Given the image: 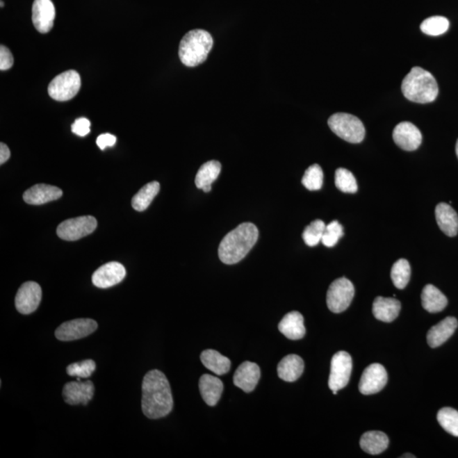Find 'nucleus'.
<instances>
[{"instance_id": "32", "label": "nucleus", "mask_w": 458, "mask_h": 458, "mask_svg": "<svg viewBox=\"0 0 458 458\" xmlns=\"http://www.w3.org/2000/svg\"><path fill=\"white\" fill-rule=\"evenodd\" d=\"M450 22L444 17H431L422 22L420 26L423 33L429 36H440L448 32Z\"/></svg>"}, {"instance_id": "39", "label": "nucleus", "mask_w": 458, "mask_h": 458, "mask_svg": "<svg viewBox=\"0 0 458 458\" xmlns=\"http://www.w3.org/2000/svg\"><path fill=\"white\" fill-rule=\"evenodd\" d=\"M14 59L13 54L6 46H0V70L7 71L13 67Z\"/></svg>"}, {"instance_id": "2", "label": "nucleus", "mask_w": 458, "mask_h": 458, "mask_svg": "<svg viewBox=\"0 0 458 458\" xmlns=\"http://www.w3.org/2000/svg\"><path fill=\"white\" fill-rule=\"evenodd\" d=\"M259 231L252 222H244L223 238L218 248V256L224 264L233 265L241 260L256 245Z\"/></svg>"}, {"instance_id": "11", "label": "nucleus", "mask_w": 458, "mask_h": 458, "mask_svg": "<svg viewBox=\"0 0 458 458\" xmlns=\"http://www.w3.org/2000/svg\"><path fill=\"white\" fill-rule=\"evenodd\" d=\"M42 288L35 282H26L15 295V308L19 313L28 315L34 313L41 302Z\"/></svg>"}, {"instance_id": "23", "label": "nucleus", "mask_w": 458, "mask_h": 458, "mask_svg": "<svg viewBox=\"0 0 458 458\" xmlns=\"http://www.w3.org/2000/svg\"><path fill=\"white\" fill-rule=\"evenodd\" d=\"M199 387L202 398L207 405H217L223 391L222 380L213 375H204L199 379Z\"/></svg>"}, {"instance_id": "28", "label": "nucleus", "mask_w": 458, "mask_h": 458, "mask_svg": "<svg viewBox=\"0 0 458 458\" xmlns=\"http://www.w3.org/2000/svg\"><path fill=\"white\" fill-rule=\"evenodd\" d=\"M201 360L207 369L217 375H225L230 370L231 361L229 358L214 350L204 351L201 355Z\"/></svg>"}, {"instance_id": "3", "label": "nucleus", "mask_w": 458, "mask_h": 458, "mask_svg": "<svg viewBox=\"0 0 458 458\" xmlns=\"http://www.w3.org/2000/svg\"><path fill=\"white\" fill-rule=\"evenodd\" d=\"M402 91L408 101L427 104L437 98L439 87L436 79L430 72L416 67L403 79Z\"/></svg>"}, {"instance_id": "36", "label": "nucleus", "mask_w": 458, "mask_h": 458, "mask_svg": "<svg viewBox=\"0 0 458 458\" xmlns=\"http://www.w3.org/2000/svg\"><path fill=\"white\" fill-rule=\"evenodd\" d=\"M344 236L343 227L338 221H333L326 225L325 232L322 238V243L326 247H334L338 243V240Z\"/></svg>"}, {"instance_id": "34", "label": "nucleus", "mask_w": 458, "mask_h": 458, "mask_svg": "<svg viewBox=\"0 0 458 458\" xmlns=\"http://www.w3.org/2000/svg\"><path fill=\"white\" fill-rule=\"evenodd\" d=\"M302 184L308 190H321L323 184V172L320 165L314 164L307 168L302 178Z\"/></svg>"}, {"instance_id": "41", "label": "nucleus", "mask_w": 458, "mask_h": 458, "mask_svg": "<svg viewBox=\"0 0 458 458\" xmlns=\"http://www.w3.org/2000/svg\"><path fill=\"white\" fill-rule=\"evenodd\" d=\"M10 149L6 144H0V164L6 163L10 159Z\"/></svg>"}, {"instance_id": "10", "label": "nucleus", "mask_w": 458, "mask_h": 458, "mask_svg": "<svg viewBox=\"0 0 458 458\" xmlns=\"http://www.w3.org/2000/svg\"><path fill=\"white\" fill-rule=\"evenodd\" d=\"M98 323L90 318H79L63 323L56 330V337L60 341L80 340L93 334Z\"/></svg>"}, {"instance_id": "7", "label": "nucleus", "mask_w": 458, "mask_h": 458, "mask_svg": "<svg viewBox=\"0 0 458 458\" xmlns=\"http://www.w3.org/2000/svg\"><path fill=\"white\" fill-rule=\"evenodd\" d=\"M355 288L346 278L334 280L327 293V305L334 313H343L351 305Z\"/></svg>"}, {"instance_id": "20", "label": "nucleus", "mask_w": 458, "mask_h": 458, "mask_svg": "<svg viewBox=\"0 0 458 458\" xmlns=\"http://www.w3.org/2000/svg\"><path fill=\"white\" fill-rule=\"evenodd\" d=\"M401 307L398 300L378 296L373 304V313L379 321L391 322L398 317Z\"/></svg>"}, {"instance_id": "42", "label": "nucleus", "mask_w": 458, "mask_h": 458, "mask_svg": "<svg viewBox=\"0 0 458 458\" xmlns=\"http://www.w3.org/2000/svg\"><path fill=\"white\" fill-rule=\"evenodd\" d=\"M402 457H403V458H405V457H407V458H408V457L415 458L416 457L414 455H413V454L407 453V454H404V455Z\"/></svg>"}, {"instance_id": "45", "label": "nucleus", "mask_w": 458, "mask_h": 458, "mask_svg": "<svg viewBox=\"0 0 458 458\" xmlns=\"http://www.w3.org/2000/svg\"><path fill=\"white\" fill-rule=\"evenodd\" d=\"M3 6H5V3H3V2H1V7H3Z\"/></svg>"}, {"instance_id": "29", "label": "nucleus", "mask_w": 458, "mask_h": 458, "mask_svg": "<svg viewBox=\"0 0 458 458\" xmlns=\"http://www.w3.org/2000/svg\"><path fill=\"white\" fill-rule=\"evenodd\" d=\"M160 183L156 181L146 184L133 196L132 206L137 211H144L151 205L153 199L160 191Z\"/></svg>"}, {"instance_id": "26", "label": "nucleus", "mask_w": 458, "mask_h": 458, "mask_svg": "<svg viewBox=\"0 0 458 458\" xmlns=\"http://www.w3.org/2000/svg\"><path fill=\"white\" fill-rule=\"evenodd\" d=\"M421 299L423 307L430 313H440L448 304L446 296L432 284L423 288Z\"/></svg>"}, {"instance_id": "35", "label": "nucleus", "mask_w": 458, "mask_h": 458, "mask_svg": "<svg viewBox=\"0 0 458 458\" xmlns=\"http://www.w3.org/2000/svg\"><path fill=\"white\" fill-rule=\"evenodd\" d=\"M326 225L322 220H315L308 225L304 230L302 238L305 243L311 247L318 245L319 242L322 241L323 232H325Z\"/></svg>"}, {"instance_id": "15", "label": "nucleus", "mask_w": 458, "mask_h": 458, "mask_svg": "<svg viewBox=\"0 0 458 458\" xmlns=\"http://www.w3.org/2000/svg\"><path fill=\"white\" fill-rule=\"evenodd\" d=\"M393 140L404 151L414 152L422 144V133L413 123L403 122L395 126Z\"/></svg>"}, {"instance_id": "27", "label": "nucleus", "mask_w": 458, "mask_h": 458, "mask_svg": "<svg viewBox=\"0 0 458 458\" xmlns=\"http://www.w3.org/2000/svg\"><path fill=\"white\" fill-rule=\"evenodd\" d=\"M360 445L365 452L379 455L388 448L389 438L380 431H368L361 436Z\"/></svg>"}, {"instance_id": "21", "label": "nucleus", "mask_w": 458, "mask_h": 458, "mask_svg": "<svg viewBox=\"0 0 458 458\" xmlns=\"http://www.w3.org/2000/svg\"><path fill=\"white\" fill-rule=\"evenodd\" d=\"M279 329L290 340H301L306 334L303 316L299 311L288 313L279 322Z\"/></svg>"}, {"instance_id": "25", "label": "nucleus", "mask_w": 458, "mask_h": 458, "mask_svg": "<svg viewBox=\"0 0 458 458\" xmlns=\"http://www.w3.org/2000/svg\"><path fill=\"white\" fill-rule=\"evenodd\" d=\"M221 163L218 161H207L199 167L195 177V186L206 193L211 190V184L215 182L220 174Z\"/></svg>"}, {"instance_id": "24", "label": "nucleus", "mask_w": 458, "mask_h": 458, "mask_svg": "<svg viewBox=\"0 0 458 458\" xmlns=\"http://www.w3.org/2000/svg\"><path fill=\"white\" fill-rule=\"evenodd\" d=\"M304 361L301 357L291 354L284 357L278 365V375L286 382H295L304 372Z\"/></svg>"}, {"instance_id": "16", "label": "nucleus", "mask_w": 458, "mask_h": 458, "mask_svg": "<svg viewBox=\"0 0 458 458\" xmlns=\"http://www.w3.org/2000/svg\"><path fill=\"white\" fill-rule=\"evenodd\" d=\"M56 18V8L51 0H34L33 22L41 33H47L53 28Z\"/></svg>"}, {"instance_id": "13", "label": "nucleus", "mask_w": 458, "mask_h": 458, "mask_svg": "<svg viewBox=\"0 0 458 458\" xmlns=\"http://www.w3.org/2000/svg\"><path fill=\"white\" fill-rule=\"evenodd\" d=\"M126 275L124 265L117 261H111L101 265L92 276V282L96 287L107 288L117 286L124 279Z\"/></svg>"}, {"instance_id": "37", "label": "nucleus", "mask_w": 458, "mask_h": 458, "mask_svg": "<svg viewBox=\"0 0 458 458\" xmlns=\"http://www.w3.org/2000/svg\"><path fill=\"white\" fill-rule=\"evenodd\" d=\"M96 364L93 360L88 359L69 365L67 373L69 376H76L78 378L87 379L93 375Z\"/></svg>"}, {"instance_id": "19", "label": "nucleus", "mask_w": 458, "mask_h": 458, "mask_svg": "<svg viewBox=\"0 0 458 458\" xmlns=\"http://www.w3.org/2000/svg\"><path fill=\"white\" fill-rule=\"evenodd\" d=\"M457 326V318L453 317L445 318L444 320L433 326L427 334V341L430 347L436 348L443 345L452 336Z\"/></svg>"}, {"instance_id": "30", "label": "nucleus", "mask_w": 458, "mask_h": 458, "mask_svg": "<svg viewBox=\"0 0 458 458\" xmlns=\"http://www.w3.org/2000/svg\"><path fill=\"white\" fill-rule=\"evenodd\" d=\"M411 278V267L406 259H400L391 268V279L394 286L403 290L406 288Z\"/></svg>"}, {"instance_id": "40", "label": "nucleus", "mask_w": 458, "mask_h": 458, "mask_svg": "<svg viewBox=\"0 0 458 458\" xmlns=\"http://www.w3.org/2000/svg\"><path fill=\"white\" fill-rule=\"evenodd\" d=\"M117 142V138L111 133H103L97 138V145L99 148L104 151L107 147H113Z\"/></svg>"}, {"instance_id": "18", "label": "nucleus", "mask_w": 458, "mask_h": 458, "mask_svg": "<svg viewBox=\"0 0 458 458\" xmlns=\"http://www.w3.org/2000/svg\"><path fill=\"white\" fill-rule=\"evenodd\" d=\"M63 195V192L60 188L42 183L28 188L23 195V199L29 205L38 206L56 201Z\"/></svg>"}, {"instance_id": "43", "label": "nucleus", "mask_w": 458, "mask_h": 458, "mask_svg": "<svg viewBox=\"0 0 458 458\" xmlns=\"http://www.w3.org/2000/svg\"><path fill=\"white\" fill-rule=\"evenodd\" d=\"M456 153H457V158H458V140H457V145H456Z\"/></svg>"}, {"instance_id": "6", "label": "nucleus", "mask_w": 458, "mask_h": 458, "mask_svg": "<svg viewBox=\"0 0 458 458\" xmlns=\"http://www.w3.org/2000/svg\"><path fill=\"white\" fill-rule=\"evenodd\" d=\"M81 78L78 72L69 70L58 75L48 88L49 96L57 101H67L78 95Z\"/></svg>"}, {"instance_id": "1", "label": "nucleus", "mask_w": 458, "mask_h": 458, "mask_svg": "<svg viewBox=\"0 0 458 458\" xmlns=\"http://www.w3.org/2000/svg\"><path fill=\"white\" fill-rule=\"evenodd\" d=\"M142 410L146 417L158 419L171 413L173 398L170 384L163 372L146 373L142 384Z\"/></svg>"}, {"instance_id": "4", "label": "nucleus", "mask_w": 458, "mask_h": 458, "mask_svg": "<svg viewBox=\"0 0 458 458\" xmlns=\"http://www.w3.org/2000/svg\"><path fill=\"white\" fill-rule=\"evenodd\" d=\"M213 46V38L209 33L202 29L192 30L180 42V60L186 67H196L207 59Z\"/></svg>"}, {"instance_id": "9", "label": "nucleus", "mask_w": 458, "mask_h": 458, "mask_svg": "<svg viewBox=\"0 0 458 458\" xmlns=\"http://www.w3.org/2000/svg\"><path fill=\"white\" fill-rule=\"evenodd\" d=\"M352 371V359L346 352L334 354L331 360L329 387L332 391H338L347 386Z\"/></svg>"}, {"instance_id": "31", "label": "nucleus", "mask_w": 458, "mask_h": 458, "mask_svg": "<svg viewBox=\"0 0 458 458\" xmlns=\"http://www.w3.org/2000/svg\"><path fill=\"white\" fill-rule=\"evenodd\" d=\"M437 420L446 432L458 437V411L452 407H444L438 411Z\"/></svg>"}, {"instance_id": "33", "label": "nucleus", "mask_w": 458, "mask_h": 458, "mask_svg": "<svg viewBox=\"0 0 458 458\" xmlns=\"http://www.w3.org/2000/svg\"><path fill=\"white\" fill-rule=\"evenodd\" d=\"M336 186L343 193L355 194L358 190L357 180L351 172L338 168L336 172Z\"/></svg>"}, {"instance_id": "12", "label": "nucleus", "mask_w": 458, "mask_h": 458, "mask_svg": "<svg viewBox=\"0 0 458 458\" xmlns=\"http://www.w3.org/2000/svg\"><path fill=\"white\" fill-rule=\"evenodd\" d=\"M388 375L386 368L379 363H373L366 368L359 383V391L363 395L378 393L386 386Z\"/></svg>"}, {"instance_id": "17", "label": "nucleus", "mask_w": 458, "mask_h": 458, "mask_svg": "<svg viewBox=\"0 0 458 458\" xmlns=\"http://www.w3.org/2000/svg\"><path fill=\"white\" fill-rule=\"evenodd\" d=\"M261 378L259 366L252 361H245L237 368L234 375V386L250 393L255 390Z\"/></svg>"}, {"instance_id": "8", "label": "nucleus", "mask_w": 458, "mask_h": 458, "mask_svg": "<svg viewBox=\"0 0 458 458\" xmlns=\"http://www.w3.org/2000/svg\"><path fill=\"white\" fill-rule=\"evenodd\" d=\"M97 224V220L92 215H82L61 222L56 232L61 240L75 241L93 233Z\"/></svg>"}, {"instance_id": "44", "label": "nucleus", "mask_w": 458, "mask_h": 458, "mask_svg": "<svg viewBox=\"0 0 458 458\" xmlns=\"http://www.w3.org/2000/svg\"><path fill=\"white\" fill-rule=\"evenodd\" d=\"M334 395H337V391H333Z\"/></svg>"}, {"instance_id": "38", "label": "nucleus", "mask_w": 458, "mask_h": 458, "mask_svg": "<svg viewBox=\"0 0 458 458\" xmlns=\"http://www.w3.org/2000/svg\"><path fill=\"white\" fill-rule=\"evenodd\" d=\"M91 123L85 117H81L76 120L72 125V131L73 133L80 137L88 136L90 133Z\"/></svg>"}, {"instance_id": "5", "label": "nucleus", "mask_w": 458, "mask_h": 458, "mask_svg": "<svg viewBox=\"0 0 458 458\" xmlns=\"http://www.w3.org/2000/svg\"><path fill=\"white\" fill-rule=\"evenodd\" d=\"M328 124L337 136L349 143L358 144L364 140L363 123L355 115L347 113H336L331 115Z\"/></svg>"}, {"instance_id": "14", "label": "nucleus", "mask_w": 458, "mask_h": 458, "mask_svg": "<svg viewBox=\"0 0 458 458\" xmlns=\"http://www.w3.org/2000/svg\"><path fill=\"white\" fill-rule=\"evenodd\" d=\"M95 386L90 380L86 382L72 381L67 383L63 388V398L69 405H88L93 399Z\"/></svg>"}, {"instance_id": "22", "label": "nucleus", "mask_w": 458, "mask_h": 458, "mask_svg": "<svg viewBox=\"0 0 458 458\" xmlns=\"http://www.w3.org/2000/svg\"><path fill=\"white\" fill-rule=\"evenodd\" d=\"M439 228L446 236L455 237L458 233V215L456 211L446 203H440L436 208Z\"/></svg>"}]
</instances>
